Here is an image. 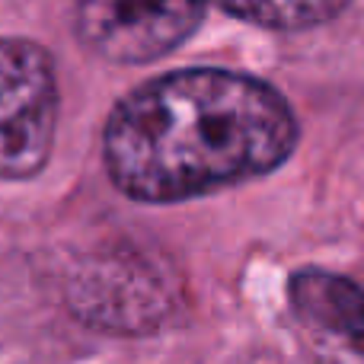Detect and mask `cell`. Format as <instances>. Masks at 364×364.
Wrapping results in <instances>:
<instances>
[{
  "label": "cell",
  "mask_w": 364,
  "mask_h": 364,
  "mask_svg": "<svg viewBox=\"0 0 364 364\" xmlns=\"http://www.w3.org/2000/svg\"><path fill=\"white\" fill-rule=\"evenodd\" d=\"M301 141L272 83L224 68H182L134 87L102 128V164L122 195L179 205L275 173Z\"/></svg>",
  "instance_id": "cell-1"
},
{
  "label": "cell",
  "mask_w": 364,
  "mask_h": 364,
  "mask_svg": "<svg viewBox=\"0 0 364 364\" xmlns=\"http://www.w3.org/2000/svg\"><path fill=\"white\" fill-rule=\"evenodd\" d=\"M64 301L83 326L109 336H154L179 310L173 278L128 246L83 259L64 284Z\"/></svg>",
  "instance_id": "cell-2"
},
{
  "label": "cell",
  "mask_w": 364,
  "mask_h": 364,
  "mask_svg": "<svg viewBox=\"0 0 364 364\" xmlns=\"http://www.w3.org/2000/svg\"><path fill=\"white\" fill-rule=\"evenodd\" d=\"M58 132V74L48 48L0 36V182H26L48 166Z\"/></svg>",
  "instance_id": "cell-3"
},
{
  "label": "cell",
  "mask_w": 364,
  "mask_h": 364,
  "mask_svg": "<svg viewBox=\"0 0 364 364\" xmlns=\"http://www.w3.org/2000/svg\"><path fill=\"white\" fill-rule=\"evenodd\" d=\"M201 4H106L74 6V32L96 58L112 64H151L176 51L198 32Z\"/></svg>",
  "instance_id": "cell-4"
},
{
  "label": "cell",
  "mask_w": 364,
  "mask_h": 364,
  "mask_svg": "<svg viewBox=\"0 0 364 364\" xmlns=\"http://www.w3.org/2000/svg\"><path fill=\"white\" fill-rule=\"evenodd\" d=\"M288 304L314 339L320 364H364V282L301 269L288 282Z\"/></svg>",
  "instance_id": "cell-5"
},
{
  "label": "cell",
  "mask_w": 364,
  "mask_h": 364,
  "mask_svg": "<svg viewBox=\"0 0 364 364\" xmlns=\"http://www.w3.org/2000/svg\"><path fill=\"white\" fill-rule=\"evenodd\" d=\"M348 4L342 0H301V4H224L220 13L243 23L262 26V29L278 32H297V29H314L329 19L342 16Z\"/></svg>",
  "instance_id": "cell-6"
}]
</instances>
